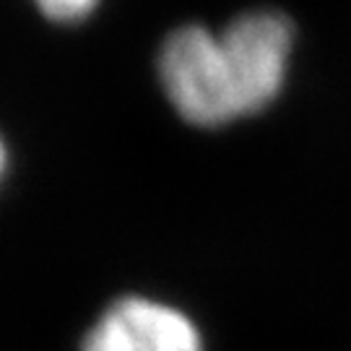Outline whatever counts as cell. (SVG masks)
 I'll list each match as a JSON object with an SVG mask.
<instances>
[{"instance_id": "obj_3", "label": "cell", "mask_w": 351, "mask_h": 351, "mask_svg": "<svg viewBox=\"0 0 351 351\" xmlns=\"http://www.w3.org/2000/svg\"><path fill=\"white\" fill-rule=\"evenodd\" d=\"M84 351H203L188 315L162 302L125 297L99 317Z\"/></svg>"}, {"instance_id": "obj_5", "label": "cell", "mask_w": 351, "mask_h": 351, "mask_svg": "<svg viewBox=\"0 0 351 351\" xmlns=\"http://www.w3.org/2000/svg\"><path fill=\"white\" fill-rule=\"evenodd\" d=\"M3 167H5V149H3V141H0V175H3Z\"/></svg>"}, {"instance_id": "obj_2", "label": "cell", "mask_w": 351, "mask_h": 351, "mask_svg": "<svg viewBox=\"0 0 351 351\" xmlns=\"http://www.w3.org/2000/svg\"><path fill=\"white\" fill-rule=\"evenodd\" d=\"M234 58L245 114L265 110L284 88L294 45V29L276 11H255L234 19L221 32Z\"/></svg>"}, {"instance_id": "obj_4", "label": "cell", "mask_w": 351, "mask_h": 351, "mask_svg": "<svg viewBox=\"0 0 351 351\" xmlns=\"http://www.w3.org/2000/svg\"><path fill=\"white\" fill-rule=\"evenodd\" d=\"M39 11L52 21H81L91 8L97 5V0H37Z\"/></svg>"}, {"instance_id": "obj_1", "label": "cell", "mask_w": 351, "mask_h": 351, "mask_svg": "<svg viewBox=\"0 0 351 351\" xmlns=\"http://www.w3.org/2000/svg\"><path fill=\"white\" fill-rule=\"evenodd\" d=\"M159 78L167 99L193 125L219 128L247 117L237 65L221 32L198 24L172 32L159 52Z\"/></svg>"}]
</instances>
